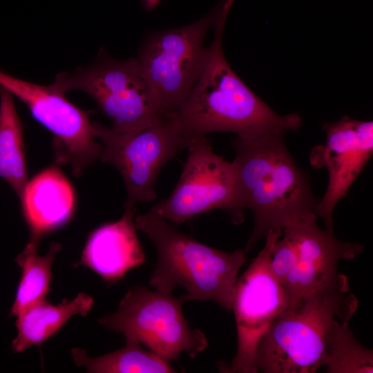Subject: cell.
I'll list each match as a JSON object with an SVG mask.
<instances>
[{
    "instance_id": "cell-1",
    "label": "cell",
    "mask_w": 373,
    "mask_h": 373,
    "mask_svg": "<svg viewBox=\"0 0 373 373\" xmlns=\"http://www.w3.org/2000/svg\"><path fill=\"white\" fill-rule=\"evenodd\" d=\"M234 0H224L213 26V39L203 70L182 108L172 118L187 146L195 137L213 132L247 136L267 132L297 131V113L281 115L273 111L238 77L222 49V35Z\"/></svg>"
},
{
    "instance_id": "cell-12",
    "label": "cell",
    "mask_w": 373,
    "mask_h": 373,
    "mask_svg": "<svg viewBox=\"0 0 373 373\" xmlns=\"http://www.w3.org/2000/svg\"><path fill=\"white\" fill-rule=\"evenodd\" d=\"M323 128L325 144L312 150L310 162L314 167H326L329 180L314 213L322 218L326 230L334 232L332 214L335 207L372 155L373 122L345 116L325 124Z\"/></svg>"
},
{
    "instance_id": "cell-19",
    "label": "cell",
    "mask_w": 373,
    "mask_h": 373,
    "mask_svg": "<svg viewBox=\"0 0 373 373\" xmlns=\"http://www.w3.org/2000/svg\"><path fill=\"white\" fill-rule=\"evenodd\" d=\"M71 354L76 365L84 367L88 372H176L169 363L135 342H126L124 347L97 357L88 356L80 348H73Z\"/></svg>"
},
{
    "instance_id": "cell-15",
    "label": "cell",
    "mask_w": 373,
    "mask_h": 373,
    "mask_svg": "<svg viewBox=\"0 0 373 373\" xmlns=\"http://www.w3.org/2000/svg\"><path fill=\"white\" fill-rule=\"evenodd\" d=\"M19 200L30 239L38 242L67 222L75 208L72 186L56 166L43 170L28 181Z\"/></svg>"
},
{
    "instance_id": "cell-6",
    "label": "cell",
    "mask_w": 373,
    "mask_h": 373,
    "mask_svg": "<svg viewBox=\"0 0 373 373\" xmlns=\"http://www.w3.org/2000/svg\"><path fill=\"white\" fill-rule=\"evenodd\" d=\"M185 294L175 296L144 286L132 287L117 310L98 319L108 329L122 333L126 342L144 345L164 361L178 360L184 352L195 358L208 347L204 332L191 329L182 312Z\"/></svg>"
},
{
    "instance_id": "cell-21",
    "label": "cell",
    "mask_w": 373,
    "mask_h": 373,
    "mask_svg": "<svg viewBox=\"0 0 373 373\" xmlns=\"http://www.w3.org/2000/svg\"><path fill=\"white\" fill-rule=\"evenodd\" d=\"M144 8L147 11H151L160 3L161 0H140Z\"/></svg>"
},
{
    "instance_id": "cell-10",
    "label": "cell",
    "mask_w": 373,
    "mask_h": 373,
    "mask_svg": "<svg viewBox=\"0 0 373 373\" xmlns=\"http://www.w3.org/2000/svg\"><path fill=\"white\" fill-rule=\"evenodd\" d=\"M282 234V229L269 231L264 247L237 278L231 306L236 324L237 352L230 365H220L222 372L256 373L258 344L287 309L285 292L269 266L273 245Z\"/></svg>"
},
{
    "instance_id": "cell-8",
    "label": "cell",
    "mask_w": 373,
    "mask_h": 373,
    "mask_svg": "<svg viewBox=\"0 0 373 373\" xmlns=\"http://www.w3.org/2000/svg\"><path fill=\"white\" fill-rule=\"evenodd\" d=\"M188 156L171 195L149 211L172 224H181L213 209L227 211L232 222L244 221L232 163L216 154L206 136L193 138L186 147Z\"/></svg>"
},
{
    "instance_id": "cell-4",
    "label": "cell",
    "mask_w": 373,
    "mask_h": 373,
    "mask_svg": "<svg viewBox=\"0 0 373 373\" xmlns=\"http://www.w3.org/2000/svg\"><path fill=\"white\" fill-rule=\"evenodd\" d=\"M357 307L348 280L303 297L260 340L255 355L257 372H316L323 367L333 321L349 322Z\"/></svg>"
},
{
    "instance_id": "cell-7",
    "label": "cell",
    "mask_w": 373,
    "mask_h": 373,
    "mask_svg": "<svg viewBox=\"0 0 373 373\" xmlns=\"http://www.w3.org/2000/svg\"><path fill=\"white\" fill-rule=\"evenodd\" d=\"M52 84L64 93L79 90L88 94L117 131L143 129L164 119L157 112L149 83L137 58L117 60L102 49L91 64L73 73H60Z\"/></svg>"
},
{
    "instance_id": "cell-2",
    "label": "cell",
    "mask_w": 373,
    "mask_h": 373,
    "mask_svg": "<svg viewBox=\"0 0 373 373\" xmlns=\"http://www.w3.org/2000/svg\"><path fill=\"white\" fill-rule=\"evenodd\" d=\"M285 133L237 136L232 142L231 162L240 205L254 215V228L245 250H251L268 233L282 229L293 220L310 215L318 199L308 175L289 152Z\"/></svg>"
},
{
    "instance_id": "cell-13",
    "label": "cell",
    "mask_w": 373,
    "mask_h": 373,
    "mask_svg": "<svg viewBox=\"0 0 373 373\" xmlns=\"http://www.w3.org/2000/svg\"><path fill=\"white\" fill-rule=\"evenodd\" d=\"M283 233L289 238L296 254V305L316 290L348 280L338 272V262L364 251L362 245L341 241L334 232L321 229L315 213L293 220Z\"/></svg>"
},
{
    "instance_id": "cell-11",
    "label": "cell",
    "mask_w": 373,
    "mask_h": 373,
    "mask_svg": "<svg viewBox=\"0 0 373 373\" xmlns=\"http://www.w3.org/2000/svg\"><path fill=\"white\" fill-rule=\"evenodd\" d=\"M0 87L17 97L53 135L55 161L70 166L76 177L96 160L102 146L94 134L90 113L70 102L52 84L40 85L0 69Z\"/></svg>"
},
{
    "instance_id": "cell-20",
    "label": "cell",
    "mask_w": 373,
    "mask_h": 373,
    "mask_svg": "<svg viewBox=\"0 0 373 373\" xmlns=\"http://www.w3.org/2000/svg\"><path fill=\"white\" fill-rule=\"evenodd\" d=\"M349 322L335 319L332 325L323 367L327 373H372V350L367 349L354 338Z\"/></svg>"
},
{
    "instance_id": "cell-17",
    "label": "cell",
    "mask_w": 373,
    "mask_h": 373,
    "mask_svg": "<svg viewBox=\"0 0 373 373\" xmlns=\"http://www.w3.org/2000/svg\"><path fill=\"white\" fill-rule=\"evenodd\" d=\"M0 178L19 198L28 182L23 126L12 95L0 87Z\"/></svg>"
},
{
    "instance_id": "cell-5",
    "label": "cell",
    "mask_w": 373,
    "mask_h": 373,
    "mask_svg": "<svg viewBox=\"0 0 373 373\" xmlns=\"http://www.w3.org/2000/svg\"><path fill=\"white\" fill-rule=\"evenodd\" d=\"M223 3L220 0L207 15L189 25L153 32L144 39L137 59L162 118L182 108L199 78L208 52L204 40Z\"/></svg>"
},
{
    "instance_id": "cell-18",
    "label": "cell",
    "mask_w": 373,
    "mask_h": 373,
    "mask_svg": "<svg viewBox=\"0 0 373 373\" xmlns=\"http://www.w3.org/2000/svg\"><path fill=\"white\" fill-rule=\"evenodd\" d=\"M38 244L30 239L15 259L21 269V277L10 309L11 316L17 317L30 306L45 300L50 291L52 266L61 245L51 242L48 253L40 256L37 253Z\"/></svg>"
},
{
    "instance_id": "cell-9",
    "label": "cell",
    "mask_w": 373,
    "mask_h": 373,
    "mask_svg": "<svg viewBox=\"0 0 373 373\" xmlns=\"http://www.w3.org/2000/svg\"><path fill=\"white\" fill-rule=\"evenodd\" d=\"M94 134L102 146L99 159L121 174L126 189V204L136 205L156 198L157 175L187 143L170 116L137 131L122 132L93 122Z\"/></svg>"
},
{
    "instance_id": "cell-16",
    "label": "cell",
    "mask_w": 373,
    "mask_h": 373,
    "mask_svg": "<svg viewBox=\"0 0 373 373\" xmlns=\"http://www.w3.org/2000/svg\"><path fill=\"white\" fill-rule=\"evenodd\" d=\"M93 304V298L82 292L73 300L64 299L57 305L46 299L34 304L17 317V334L12 342V350L21 352L32 345L41 346L72 316H86Z\"/></svg>"
},
{
    "instance_id": "cell-14",
    "label": "cell",
    "mask_w": 373,
    "mask_h": 373,
    "mask_svg": "<svg viewBox=\"0 0 373 373\" xmlns=\"http://www.w3.org/2000/svg\"><path fill=\"white\" fill-rule=\"evenodd\" d=\"M118 220L103 224L89 236L77 265L88 267L110 285L146 261L137 235L136 205L124 204Z\"/></svg>"
},
{
    "instance_id": "cell-3",
    "label": "cell",
    "mask_w": 373,
    "mask_h": 373,
    "mask_svg": "<svg viewBox=\"0 0 373 373\" xmlns=\"http://www.w3.org/2000/svg\"><path fill=\"white\" fill-rule=\"evenodd\" d=\"M135 224L156 249L151 286L166 293L180 286L188 300H213L231 309L238 273L247 261L245 249L227 252L207 246L151 211L137 216Z\"/></svg>"
}]
</instances>
